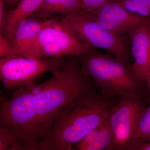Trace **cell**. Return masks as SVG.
Here are the masks:
<instances>
[{
    "mask_svg": "<svg viewBox=\"0 0 150 150\" xmlns=\"http://www.w3.org/2000/svg\"><path fill=\"white\" fill-rule=\"evenodd\" d=\"M92 91L62 108L39 143V150H73L90 131L108 118L112 103Z\"/></svg>",
    "mask_w": 150,
    "mask_h": 150,
    "instance_id": "1",
    "label": "cell"
},
{
    "mask_svg": "<svg viewBox=\"0 0 150 150\" xmlns=\"http://www.w3.org/2000/svg\"><path fill=\"white\" fill-rule=\"evenodd\" d=\"M75 57H65L61 66L52 72L51 78L41 83L27 86L34 94L40 140L62 108L78 97L93 91L92 81Z\"/></svg>",
    "mask_w": 150,
    "mask_h": 150,
    "instance_id": "2",
    "label": "cell"
},
{
    "mask_svg": "<svg viewBox=\"0 0 150 150\" xmlns=\"http://www.w3.org/2000/svg\"><path fill=\"white\" fill-rule=\"evenodd\" d=\"M34 94L23 86L0 98V129L15 140L18 150H39L40 138Z\"/></svg>",
    "mask_w": 150,
    "mask_h": 150,
    "instance_id": "3",
    "label": "cell"
},
{
    "mask_svg": "<svg viewBox=\"0 0 150 150\" xmlns=\"http://www.w3.org/2000/svg\"><path fill=\"white\" fill-rule=\"evenodd\" d=\"M79 57L84 72L101 89L103 96H119L125 93L141 94L143 85L126 63L93 48Z\"/></svg>",
    "mask_w": 150,
    "mask_h": 150,
    "instance_id": "4",
    "label": "cell"
},
{
    "mask_svg": "<svg viewBox=\"0 0 150 150\" xmlns=\"http://www.w3.org/2000/svg\"><path fill=\"white\" fill-rule=\"evenodd\" d=\"M91 48L74 35L62 17L56 16L47 19L37 39L22 56L38 58L80 57Z\"/></svg>",
    "mask_w": 150,
    "mask_h": 150,
    "instance_id": "5",
    "label": "cell"
},
{
    "mask_svg": "<svg viewBox=\"0 0 150 150\" xmlns=\"http://www.w3.org/2000/svg\"><path fill=\"white\" fill-rule=\"evenodd\" d=\"M146 107L140 94L125 93L119 96L108 116L114 139L108 150H134L140 144L136 136L137 126Z\"/></svg>",
    "mask_w": 150,
    "mask_h": 150,
    "instance_id": "6",
    "label": "cell"
},
{
    "mask_svg": "<svg viewBox=\"0 0 150 150\" xmlns=\"http://www.w3.org/2000/svg\"><path fill=\"white\" fill-rule=\"evenodd\" d=\"M62 18L82 42L92 48L104 49L127 64L131 51L126 35L111 32L85 14H76Z\"/></svg>",
    "mask_w": 150,
    "mask_h": 150,
    "instance_id": "7",
    "label": "cell"
},
{
    "mask_svg": "<svg viewBox=\"0 0 150 150\" xmlns=\"http://www.w3.org/2000/svg\"><path fill=\"white\" fill-rule=\"evenodd\" d=\"M64 57L38 58L16 55L1 58L0 80L8 91L30 85L44 74L58 69Z\"/></svg>",
    "mask_w": 150,
    "mask_h": 150,
    "instance_id": "8",
    "label": "cell"
},
{
    "mask_svg": "<svg viewBox=\"0 0 150 150\" xmlns=\"http://www.w3.org/2000/svg\"><path fill=\"white\" fill-rule=\"evenodd\" d=\"M87 15L104 28L119 35L129 34L138 26L150 23V18L134 14L113 0Z\"/></svg>",
    "mask_w": 150,
    "mask_h": 150,
    "instance_id": "9",
    "label": "cell"
},
{
    "mask_svg": "<svg viewBox=\"0 0 150 150\" xmlns=\"http://www.w3.org/2000/svg\"><path fill=\"white\" fill-rule=\"evenodd\" d=\"M129 34L134 60L131 70L137 80L145 84L146 90L150 83V23L138 26Z\"/></svg>",
    "mask_w": 150,
    "mask_h": 150,
    "instance_id": "10",
    "label": "cell"
},
{
    "mask_svg": "<svg viewBox=\"0 0 150 150\" xmlns=\"http://www.w3.org/2000/svg\"><path fill=\"white\" fill-rule=\"evenodd\" d=\"M47 18L33 15L20 23L9 40L17 55L23 56L32 46L45 25Z\"/></svg>",
    "mask_w": 150,
    "mask_h": 150,
    "instance_id": "11",
    "label": "cell"
},
{
    "mask_svg": "<svg viewBox=\"0 0 150 150\" xmlns=\"http://www.w3.org/2000/svg\"><path fill=\"white\" fill-rule=\"evenodd\" d=\"M43 0H20L16 6L7 13L0 34L8 40L20 23L31 16L40 7Z\"/></svg>",
    "mask_w": 150,
    "mask_h": 150,
    "instance_id": "12",
    "label": "cell"
},
{
    "mask_svg": "<svg viewBox=\"0 0 150 150\" xmlns=\"http://www.w3.org/2000/svg\"><path fill=\"white\" fill-rule=\"evenodd\" d=\"M81 0H43L34 15L44 18L66 16L80 13Z\"/></svg>",
    "mask_w": 150,
    "mask_h": 150,
    "instance_id": "13",
    "label": "cell"
},
{
    "mask_svg": "<svg viewBox=\"0 0 150 150\" xmlns=\"http://www.w3.org/2000/svg\"><path fill=\"white\" fill-rule=\"evenodd\" d=\"M113 139L114 134L108 118L100 125L95 139L86 150H108Z\"/></svg>",
    "mask_w": 150,
    "mask_h": 150,
    "instance_id": "14",
    "label": "cell"
},
{
    "mask_svg": "<svg viewBox=\"0 0 150 150\" xmlns=\"http://www.w3.org/2000/svg\"><path fill=\"white\" fill-rule=\"evenodd\" d=\"M117 2L134 14L150 18V0H126Z\"/></svg>",
    "mask_w": 150,
    "mask_h": 150,
    "instance_id": "15",
    "label": "cell"
},
{
    "mask_svg": "<svg viewBox=\"0 0 150 150\" xmlns=\"http://www.w3.org/2000/svg\"><path fill=\"white\" fill-rule=\"evenodd\" d=\"M136 136L140 144L150 142V105L146 107L140 118Z\"/></svg>",
    "mask_w": 150,
    "mask_h": 150,
    "instance_id": "16",
    "label": "cell"
},
{
    "mask_svg": "<svg viewBox=\"0 0 150 150\" xmlns=\"http://www.w3.org/2000/svg\"><path fill=\"white\" fill-rule=\"evenodd\" d=\"M110 0H81L80 13H90L99 8Z\"/></svg>",
    "mask_w": 150,
    "mask_h": 150,
    "instance_id": "17",
    "label": "cell"
},
{
    "mask_svg": "<svg viewBox=\"0 0 150 150\" xmlns=\"http://www.w3.org/2000/svg\"><path fill=\"white\" fill-rule=\"evenodd\" d=\"M100 125L94 128L86 134L82 139L74 145V149L75 150H86L87 147L91 144L95 139Z\"/></svg>",
    "mask_w": 150,
    "mask_h": 150,
    "instance_id": "18",
    "label": "cell"
},
{
    "mask_svg": "<svg viewBox=\"0 0 150 150\" xmlns=\"http://www.w3.org/2000/svg\"><path fill=\"white\" fill-rule=\"evenodd\" d=\"M0 150H18L16 142L8 133L0 129Z\"/></svg>",
    "mask_w": 150,
    "mask_h": 150,
    "instance_id": "19",
    "label": "cell"
},
{
    "mask_svg": "<svg viewBox=\"0 0 150 150\" xmlns=\"http://www.w3.org/2000/svg\"><path fill=\"white\" fill-rule=\"evenodd\" d=\"M16 55L9 41L0 34V58Z\"/></svg>",
    "mask_w": 150,
    "mask_h": 150,
    "instance_id": "20",
    "label": "cell"
},
{
    "mask_svg": "<svg viewBox=\"0 0 150 150\" xmlns=\"http://www.w3.org/2000/svg\"><path fill=\"white\" fill-rule=\"evenodd\" d=\"M5 4L4 0H0V30L2 28L7 13L6 11Z\"/></svg>",
    "mask_w": 150,
    "mask_h": 150,
    "instance_id": "21",
    "label": "cell"
},
{
    "mask_svg": "<svg viewBox=\"0 0 150 150\" xmlns=\"http://www.w3.org/2000/svg\"><path fill=\"white\" fill-rule=\"evenodd\" d=\"M5 4L6 9L8 10V11L13 9L20 0H4Z\"/></svg>",
    "mask_w": 150,
    "mask_h": 150,
    "instance_id": "22",
    "label": "cell"
},
{
    "mask_svg": "<svg viewBox=\"0 0 150 150\" xmlns=\"http://www.w3.org/2000/svg\"><path fill=\"white\" fill-rule=\"evenodd\" d=\"M134 150H150V142L141 143L134 148Z\"/></svg>",
    "mask_w": 150,
    "mask_h": 150,
    "instance_id": "23",
    "label": "cell"
},
{
    "mask_svg": "<svg viewBox=\"0 0 150 150\" xmlns=\"http://www.w3.org/2000/svg\"><path fill=\"white\" fill-rule=\"evenodd\" d=\"M149 74H150V67H149ZM146 91H147V92L148 94H149V98L150 99V85L146 89Z\"/></svg>",
    "mask_w": 150,
    "mask_h": 150,
    "instance_id": "24",
    "label": "cell"
},
{
    "mask_svg": "<svg viewBox=\"0 0 150 150\" xmlns=\"http://www.w3.org/2000/svg\"><path fill=\"white\" fill-rule=\"evenodd\" d=\"M116 2H121L123 1H126V0H113Z\"/></svg>",
    "mask_w": 150,
    "mask_h": 150,
    "instance_id": "25",
    "label": "cell"
}]
</instances>
